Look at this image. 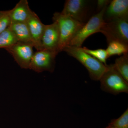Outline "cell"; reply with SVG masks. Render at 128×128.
<instances>
[{
    "instance_id": "6da1fadb",
    "label": "cell",
    "mask_w": 128,
    "mask_h": 128,
    "mask_svg": "<svg viewBox=\"0 0 128 128\" xmlns=\"http://www.w3.org/2000/svg\"><path fill=\"white\" fill-rule=\"evenodd\" d=\"M74 46H67L63 51L77 60L86 67L92 80H99L106 68L105 65L95 58L85 52L82 49Z\"/></svg>"
},
{
    "instance_id": "7a4b0ae2",
    "label": "cell",
    "mask_w": 128,
    "mask_h": 128,
    "mask_svg": "<svg viewBox=\"0 0 128 128\" xmlns=\"http://www.w3.org/2000/svg\"><path fill=\"white\" fill-rule=\"evenodd\" d=\"M53 20L57 22L59 28L60 39L58 48L59 53L69 46L73 37L85 23L75 20L59 12L54 14Z\"/></svg>"
},
{
    "instance_id": "3957f363",
    "label": "cell",
    "mask_w": 128,
    "mask_h": 128,
    "mask_svg": "<svg viewBox=\"0 0 128 128\" xmlns=\"http://www.w3.org/2000/svg\"><path fill=\"white\" fill-rule=\"evenodd\" d=\"M99 81L103 91L114 95L128 93V82L115 68L114 64L107 65L106 68Z\"/></svg>"
},
{
    "instance_id": "277c9868",
    "label": "cell",
    "mask_w": 128,
    "mask_h": 128,
    "mask_svg": "<svg viewBox=\"0 0 128 128\" xmlns=\"http://www.w3.org/2000/svg\"><path fill=\"white\" fill-rule=\"evenodd\" d=\"M100 32L106 37L108 44L118 41L128 45V17L105 22Z\"/></svg>"
},
{
    "instance_id": "5b68a950",
    "label": "cell",
    "mask_w": 128,
    "mask_h": 128,
    "mask_svg": "<svg viewBox=\"0 0 128 128\" xmlns=\"http://www.w3.org/2000/svg\"><path fill=\"white\" fill-rule=\"evenodd\" d=\"M106 7L92 16L87 22L85 23L73 37L68 46L81 48L82 44L88 37L96 33L100 32L101 28L105 23L104 14Z\"/></svg>"
},
{
    "instance_id": "8992f818",
    "label": "cell",
    "mask_w": 128,
    "mask_h": 128,
    "mask_svg": "<svg viewBox=\"0 0 128 128\" xmlns=\"http://www.w3.org/2000/svg\"><path fill=\"white\" fill-rule=\"evenodd\" d=\"M57 54L43 49L34 53L30 62L29 69L38 73L44 71L52 72L55 65Z\"/></svg>"
},
{
    "instance_id": "52a82bcc",
    "label": "cell",
    "mask_w": 128,
    "mask_h": 128,
    "mask_svg": "<svg viewBox=\"0 0 128 128\" xmlns=\"http://www.w3.org/2000/svg\"><path fill=\"white\" fill-rule=\"evenodd\" d=\"M33 45L18 42L14 45L5 48L14 57L18 65L24 69H29L33 55Z\"/></svg>"
},
{
    "instance_id": "ba28073f",
    "label": "cell",
    "mask_w": 128,
    "mask_h": 128,
    "mask_svg": "<svg viewBox=\"0 0 128 128\" xmlns=\"http://www.w3.org/2000/svg\"><path fill=\"white\" fill-rule=\"evenodd\" d=\"M87 2L85 0H67L60 13L80 22H84L87 12Z\"/></svg>"
},
{
    "instance_id": "9c48e42d",
    "label": "cell",
    "mask_w": 128,
    "mask_h": 128,
    "mask_svg": "<svg viewBox=\"0 0 128 128\" xmlns=\"http://www.w3.org/2000/svg\"><path fill=\"white\" fill-rule=\"evenodd\" d=\"M60 33L58 25L56 22L45 25L42 39V49L57 53L59 44Z\"/></svg>"
},
{
    "instance_id": "30bf717a",
    "label": "cell",
    "mask_w": 128,
    "mask_h": 128,
    "mask_svg": "<svg viewBox=\"0 0 128 128\" xmlns=\"http://www.w3.org/2000/svg\"><path fill=\"white\" fill-rule=\"evenodd\" d=\"M128 17V0H113L106 7L104 14L105 22Z\"/></svg>"
},
{
    "instance_id": "8fae6325",
    "label": "cell",
    "mask_w": 128,
    "mask_h": 128,
    "mask_svg": "<svg viewBox=\"0 0 128 128\" xmlns=\"http://www.w3.org/2000/svg\"><path fill=\"white\" fill-rule=\"evenodd\" d=\"M26 23L34 48L38 50H42V39L45 25L42 23L38 16L34 12L27 21Z\"/></svg>"
},
{
    "instance_id": "7c38bea8",
    "label": "cell",
    "mask_w": 128,
    "mask_h": 128,
    "mask_svg": "<svg viewBox=\"0 0 128 128\" xmlns=\"http://www.w3.org/2000/svg\"><path fill=\"white\" fill-rule=\"evenodd\" d=\"M32 11L30 9L27 0H21L10 10L12 22H26Z\"/></svg>"
},
{
    "instance_id": "4fadbf2b",
    "label": "cell",
    "mask_w": 128,
    "mask_h": 128,
    "mask_svg": "<svg viewBox=\"0 0 128 128\" xmlns=\"http://www.w3.org/2000/svg\"><path fill=\"white\" fill-rule=\"evenodd\" d=\"M9 28L14 33L18 42L29 44L34 46L33 42L26 22H11Z\"/></svg>"
},
{
    "instance_id": "5bb4252c",
    "label": "cell",
    "mask_w": 128,
    "mask_h": 128,
    "mask_svg": "<svg viewBox=\"0 0 128 128\" xmlns=\"http://www.w3.org/2000/svg\"><path fill=\"white\" fill-rule=\"evenodd\" d=\"M106 50L108 58L115 55L120 56L128 53V45L119 41H112L108 44Z\"/></svg>"
},
{
    "instance_id": "9a60e30c",
    "label": "cell",
    "mask_w": 128,
    "mask_h": 128,
    "mask_svg": "<svg viewBox=\"0 0 128 128\" xmlns=\"http://www.w3.org/2000/svg\"><path fill=\"white\" fill-rule=\"evenodd\" d=\"M114 64L118 71L128 82V53L116 59Z\"/></svg>"
},
{
    "instance_id": "2e32d148",
    "label": "cell",
    "mask_w": 128,
    "mask_h": 128,
    "mask_svg": "<svg viewBox=\"0 0 128 128\" xmlns=\"http://www.w3.org/2000/svg\"><path fill=\"white\" fill-rule=\"evenodd\" d=\"M18 42L16 36L9 27L0 34V48H8Z\"/></svg>"
},
{
    "instance_id": "e0dca14e",
    "label": "cell",
    "mask_w": 128,
    "mask_h": 128,
    "mask_svg": "<svg viewBox=\"0 0 128 128\" xmlns=\"http://www.w3.org/2000/svg\"><path fill=\"white\" fill-rule=\"evenodd\" d=\"M81 48L82 50L91 56L105 65H107L106 64V60L108 58V57L107 53L105 50L98 49L92 50L87 48L86 47Z\"/></svg>"
},
{
    "instance_id": "ac0fdd59",
    "label": "cell",
    "mask_w": 128,
    "mask_h": 128,
    "mask_svg": "<svg viewBox=\"0 0 128 128\" xmlns=\"http://www.w3.org/2000/svg\"><path fill=\"white\" fill-rule=\"evenodd\" d=\"M109 124L116 128H128V109L116 119L112 120Z\"/></svg>"
},
{
    "instance_id": "d6986e66",
    "label": "cell",
    "mask_w": 128,
    "mask_h": 128,
    "mask_svg": "<svg viewBox=\"0 0 128 128\" xmlns=\"http://www.w3.org/2000/svg\"><path fill=\"white\" fill-rule=\"evenodd\" d=\"M11 22L10 10L0 12V34L9 28Z\"/></svg>"
},
{
    "instance_id": "ffe728a7",
    "label": "cell",
    "mask_w": 128,
    "mask_h": 128,
    "mask_svg": "<svg viewBox=\"0 0 128 128\" xmlns=\"http://www.w3.org/2000/svg\"><path fill=\"white\" fill-rule=\"evenodd\" d=\"M111 2L109 0H98L97 3V8L98 11V12L102 10L104 8L107 6Z\"/></svg>"
},
{
    "instance_id": "44dd1931",
    "label": "cell",
    "mask_w": 128,
    "mask_h": 128,
    "mask_svg": "<svg viewBox=\"0 0 128 128\" xmlns=\"http://www.w3.org/2000/svg\"><path fill=\"white\" fill-rule=\"evenodd\" d=\"M115 128V127H114V126H112V125H110V124H108V126H107L106 128Z\"/></svg>"
}]
</instances>
